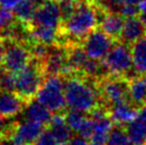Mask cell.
<instances>
[{"label":"cell","instance_id":"6da1fadb","mask_svg":"<svg viewBox=\"0 0 146 145\" xmlns=\"http://www.w3.org/2000/svg\"><path fill=\"white\" fill-rule=\"evenodd\" d=\"M64 78L66 106L69 110L91 113L102 106L98 80L80 74H70Z\"/></svg>","mask_w":146,"mask_h":145},{"label":"cell","instance_id":"7a4b0ae2","mask_svg":"<svg viewBox=\"0 0 146 145\" xmlns=\"http://www.w3.org/2000/svg\"><path fill=\"white\" fill-rule=\"evenodd\" d=\"M102 9L93 0H78L67 18L62 21L61 34L72 39L73 43L81 42L99 24Z\"/></svg>","mask_w":146,"mask_h":145},{"label":"cell","instance_id":"3957f363","mask_svg":"<svg viewBox=\"0 0 146 145\" xmlns=\"http://www.w3.org/2000/svg\"><path fill=\"white\" fill-rule=\"evenodd\" d=\"M45 78L46 72L43 63L33 58L25 69L14 74V92L29 104L35 99Z\"/></svg>","mask_w":146,"mask_h":145},{"label":"cell","instance_id":"277c9868","mask_svg":"<svg viewBox=\"0 0 146 145\" xmlns=\"http://www.w3.org/2000/svg\"><path fill=\"white\" fill-rule=\"evenodd\" d=\"M35 99L48 108L52 113L66 112L64 78L61 75L46 76Z\"/></svg>","mask_w":146,"mask_h":145},{"label":"cell","instance_id":"5b68a950","mask_svg":"<svg viewBox=\"0 0 146 145\" xmlns=\"http://www.w3.org/2000/svg\"><path fill=\"white\" fill-rule=\"evenodd\" d=\"M129 77L114 76L107 74L98 80V89L102 97V106L110 107L128 101L129 99Z\"/></svg>","mask_w":146,"mask_h":145},{"label":"cell","instance_id":"8992f818","mask_svg":"<svg viewBox=\"0 0 146 145\" xmlns=\"http://www.w3.org/2000/svg\"><path fill=\"white\" fill-rule=\"evenodd\" d=\"M106 72L114 76H126L133 67L131 46L122 41H116L108 55L102 60Z\"/></svg>","mask_w":146,"mask_h":145},{"label":"cell","instance_id":"52a82bcc","mask_svg":"<svg viewBox=\"0 0 146 145\" xmlns=\"http://www.w3.org/2000/svg\"><path fill=\"white\" fill-rule=\"evenodd\" d=\"M4 44L5 50L2 66L7 72L13 74L21 72L32 61L30 43L26 44L23 41L4 39Z\"/></svg>","mask_w":146,"mask_h":145},{"label":"cell","instance_id":"ba28073f","mask_svg":"<svg viewBox=\"0 0 146 145\" xmlns=\"http://www.w3.org/2000/svg\"><path fill=\"white\" fill-rule=\"evenodd\" d=\"M47 126L35 121L28 120L26 122H12L9 140L11 145H34L44 132Z\"/></svg>","mask_w":146,"mask_h":145},{"label":"cell","instance_id":"9c48e42d","mask_svg":"<svg viewBox=\"0 0 146 145\" xmlns=\"http://www.w3.org/2000/svg\"><path fill=\"white\" fill-rule=\"evenodd\" d=\"M114 41L102 29H95L82 41V47L92 59L102 61L113 46Z\"/></svg>","mask_w":146,"mask_h":145},{"label":"cell","instance_id":"30bf717a","mask_svg":"<svg viewBox=\"0 0 146 145\" xmlns=\"http://www.w3.org/2000/svg\"><path fill=\"white\" fill-rule=\"evenodd\" d=\"M61 5L56 0H44L38 4L29 26H43L61 29Z\"/></svg>","mask_w":146,"mask_h":145},{"label":"cell","instance_id":"8fae6325","mask_svg":"<svg viewBox=\"0 0 146 145\" xmlns=\"http://www.w3.org/2000/svg\"><path fill=\"white\" fill-rule=\"evenodd\" d=\"M27 101L16 92L0 89V115L7 120H12L27 108Z\"/></svg>","mask_w":146,"mask_h":145},{"label":"cell","instance_id":"7c38bea8","mask_svg":"<svg viewBox=\"0 0 146 145\" xmlns=\"http://www.w3.org/2000/svg\"><path fill=\"white\" fill-rule=\"evenodd\" d=\"M66 121L73 132L86 139H91L94 131V121L90 114L69 110L66 113Z\"/></svg>","mask_w":146,"mask_h":145},{"label":"cell","instance_id":"4fadbf2b","mask_svg":"<svg viewBox=\"0 0 146 145\" xmlns=\"http://www.w3.org/2000/svg\"><path fill=\"white\" fill-rule=\"evenodd\" d=\"M108 110L114 124L121 126H126L137 120L140 114V108L134 106L130 100L116 104L110 107Z\"/></svg>","mask_w":146,"mask_h":145},{"label":"cell","instance_id":"5bb4252c","mask_svg":"<svg viewBox=\"0 0 146 145\" xmlns=\"http://www.w3.org/2000/svg\"><path fill=\"white\" fill-rule=\"evenodd\" d=\"M30 43H38L47 46L59 44V36L61 35V29L43 26H27Z\"/></svg>","mask_w":146,"mask_h":145},{"label":"cell","instance_id":"9a60e30c","mask_svg":"<svg viewBox=\"0 0 146 145\" xmlns=\"http://www.w3.org/2000/svg\"><path fill=\"white\" fill-rule=\"evenodd\" d=\"M145 33L146 28L143 25L142 20L140 19V17H128V18H125L119 41L131 46L133 43L143 39Z\"/></svg>","mask_w":146,"mask_h":145},{"label":"cell","instance_id":"2e32d148","mask_svg":"<svg viewBox=\"0 0 146 145\" xmlns=\"http://www.w3.org/2000/svg\"><path fill=\"white\" fill-rule=\"evenodd\" d=\"M47 128L51 131L61 145H66V143L73 137V130L70 129L66 121V112L54 113Z\"/></svg>","mask_w":146,"mask_h":145},{"label":"cell","instance_id":"e0dca14e","mask_svg":"<svg viewBox=\"0 0 146 145\" xmlns=\"http://www.w3.org/2000/svg\"><path fill=\"white\" fill-rule=\"evenodd\" d=\"M129 99L138 108L146 105V74L129 77Z\"/></svg>","mask_w":146,"mask_h":145},{"label":"cell","instance_id":"ac0fdd59","mask_svg":"<svg viewBox=\"0 0 146 145\" xmlns=\"http://www.w3.org/2000/svg\"><path fill=\"white\" fill-rule=\"evenodd\" d=\"M125 18L114 12H104V16L100 20V29L111 36L114 41L121 40Z\"/></svg>","mask_w":146,"mask_h":145},{"label":"cell","instance_id":"d6986e66","mask_svg":"<svg viewBox=\"0 0 146 145\" xmlns=\"http://www.w3.org/2000/svg\"><path fill=\"white\" fill-rule=\"evenodd\" d=\"M26 115L28 120L38 122L46 126L49 125L53 116L52 112L36 99H33L31 102H29L27 105Z\"/></svg>","mask_w":146,"mask_h":145},{"label":"cell","instance_id":"ffe728a7","mask_svg":"<svg viewBox=\"0 0 146 145\" xmlns=\"http://www.w3.org/2000/svg\"><path fill=\"white\" fill-rule=\"evenodd\" d=\"M131 53L133 69L137 74H146V42L144 39L131 45Z\"/></svg>","mask_w":146,"mask_h":145},{"label":"cell","instance_id":"44dd1931","mask_svg":"<svg viewBox=\"0 0 146 145\" xmlns=\"http://www.w3.org/2000/svg\"><path fill=\"white\" fill-rule=\"evenodd\" d=\"M125 127L132 144L146 145V121L138 117Z\"/></svg>","mask_w":146,"mask_h":145},{"label":"cell","instance_id":"7402d4cb","mask_svg":"<svg viewBox=\"0 0 146 145\" xmlns=\"http://www.w3.org/2000/svg\"><path fill=\"white\" fill-rule=\"evenodd\" d=\"M38 4L40 3L37 2V0H24L14 10V15L21 24L29 26L32 21V18Z\"/></svg>","mask_w":146,"mask_h":145},{"label":"cell","instance_id":"603a6c76","mask_svg":"<svg viewBox=\"0 0 146 145\" xmlns=\"http://www.w3.org/2000/svg\"><path fill=\"white\" fill-rule=\"evenodd\" d=\"M132 142L130 140L128 132L125 126L114 125L109 137L107 139L106 145H131Z\"/></svg>","mask_w":146,"mask_h":145},{"label":"cell","instance_id":"cb8c5ba5","mask_svg":"<svg viewBox=\"0 0 146 145\" xmlns=\"http://www.w3.org/2000/svg\"><path fill=\"white\" fill-rule=\"evenodd\" d=\"M14 21V14L13 11L7 10L0 7V33H4Z\"/></svg>","mask_w":146,"mask_h":145},{"label":"cell","instance_id":"d4e9b609","mask_svg":"<svg viewBox=\"0 0 146 145\" xmlns=\"http://www.w3.org/2000/svg\"><path fill=\"white\" fill-rule=\"evenodd\" d=\"M118 14H121L124 18L138 16L140 14V8H139V5H130V4L122 5Z\"/></svg>","mask_w":146,"mask_h":145},{"label":"cell","instance_id":"484cf974","mask_svg":"<svg viewBox=\"0 0 146 145\" xmlns=\"http://www.w3.org/2000/svg\"><path fill=\"white\" fill-rule=\"evenodd\" d=\"M24 0H0V7L10 11H13L23 2Z\"/></svg>","mask_w":146,"mask_h":145},{"label":"cell","instance_id":"4316f807","mask_svg":"<svg viewBox=\"0 0 146 145\" xmlns=\"http://www.w3.org/2000/svg\"><path fill=\"white\" fill-rule=\"evenodd\" d=\"M66 145H91V144H90L89 139L83 138L78 134L77 137H72V139L66 143Z\"/></svg>","mask_w":146,"mask_h":145},{"label":"cell","instance_id":"83f0119b","mask_svg":"<svg viewBox=\"0 0 146 145\" xmlns=\"http://www.w3.org/2000/svg\"><path fill=\"white\" fill-rule=\"evenodd\" d=\"M7 118H4L0 115V138H5L7 134H8V130H9V126H10V123H5Z\"/></svg>","mask_w":146,"mask_h":145},{"label":"cell","instance_id":"f1b7e54d","mask_svg":"<svg viewBox=\"0 0 146 145\" xmlns=\"http://www.w3.org/2000/svg\"><path fill=\"white\" fill-rule=\"evenodd\" d=\"M118 2V4L122 5H126V4H130V5H139L140 2L142 0H116Z\"/></svg>","mask_w":146,"mask_h":145},{"label":"cell","instance_id":"f546056e","mask_svg":"<svg viewBox=\"0 0 146 145\" xmlns=\"http://www.w3.org/2000/svg\"><path fill=\"white\" fill-rule=\"evenodd\" d=\"M4 50H5V44H4V39L0 36V64H2L4 57Z\"/></svg>","mask_w":146,"mask_h":145},{"label":"cell","instance_id":"4dcf8cb0","mask_svg":"<svg viewBox=\"0 0 146 145\" xmlns=\"http://www.w3.org/2000/svg\"><path fill=\"white\" fill-rule=\"evenodd\" d=\"M139 117L142 118L144 121H146V105L143 106L142 108H140V114H139Z\"/></svg>","mask_w":146,"mask_h":145},{"label":"cell","instance_id":"1f68e13d","mask_svg":"<svg viewBox=\"0 0 146 145\" xmlns=\"http://www.w3.org/2000/svg\"><path fill=\"white\" fill-rule=\"evenodd\" d=\"M139 8H140V12H144V11H146V0H142V1L140 2Z\"/></svg>","mask_w":146,"mask_h":145},{"label":"cell","instance_id":"d6a6232c","mask_svg":"<svg viewBox=\"0 0 146 145\" xmlns=\"http://www.w3.org/2000/svg\"><path fill=\"white\" fill-rule=\"evenodd\" d=\"M140 19L142 20L143 25L145 26V28H146V11H144V12H140Z\"/></svg>","mask_w":146,"mask_h":145},{"label":"cell","instance_id":"836d02e7","mask_svg":"<svg viewBox=\"0 0 146 145\" xmlns=\"http://www.w3.org/2000/svg\"><path fill=\"white\" fill-rule=\"evenodd\" d=\"M0 145H11V142L7 138H0Z\"/></svg>","mask_w":146,"mask_h":145},{"label":"cell","instance_id":"e575fe53","mask_svg":"<svg viewBox=\"0 0 146 145\" xmlns=\"http://www.w3.org/2000/svg\"><path fill=\"white\" fill-rule=\"evenodd\" d=\"M4 72H5V69H3V66H0V84H1V81H2V78H3Z\"/></svg>","mask_w":146,"mask_h":145},{"label":"cell","instance_id":"d590c367","mask_svg":"<svg viewBox=\"0 0 146 145\" xmlns=\"http://www.w3.org/2000/svg\"><path fill=\"white\" fill-rule=\"evenodd\" d=\"M56 1L59 2L60 4H62V3H67V2H76L78 0H56Z\"/></svg>","mask_w":146,"mask_h":145},{"label":"cell","instance_id":"8d00e7d4","mask_svg":"<svg viewBox=\"0 0 146 145\" xmlns=\"http://www.w3.org/2000/svg\"><path fill=\"white\" fill-rule=\"evenodd\" d=\"M143 39H144V41L146 42V33H145V35H144V37H143Z\"/></svg>","mask_w":146,"mask_h":145},{"label":"cell","instance_id":"74e56055","mask_svg":"<svg viewBox=\"0 0 146 145\" xmlns=\"http://www.w3.org/2000/svg\"><path fill=\"white\" fill-rule=\"evenodd\" d=\"M133 145H134V144H133Z\"/></svg>","mask_w":146,"mask_h":145}]
</instances>
